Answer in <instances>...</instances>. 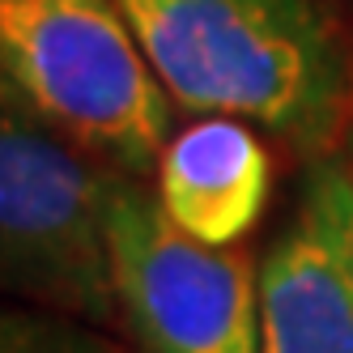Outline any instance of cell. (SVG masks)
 I'll return each mask as SVG.
<instances>
[{"label":"cell","instance_id":"277c9868","mask_svg":"<svg viewBox=\"0 0 353 353\" xmlns=\"http://www.w3.org/2000/svg\"><path fill=\"white\" fill-rule=\"evenodd\" d=\"M107 247L119 323L137 353H260V264L188 239L141 179H111Z\"/></svg>","mask_w":353,"mask_h":353},{"label":"cell","instance_id":"5b68a950","mask_svg":"<svg viewBox=\"0 0 353 353\" xmlns=\"http://www.w3.org/2000/svg\"><path fill=\"white\" fill-rule=\"evenodd\" d=\"M260 353H353V166L319 154L260 260Z\"/></svg>","mask_w":353,"mask_h":353},{"label":"cell","instance_id":"6da1fadb","mask_svg":"<svg viewBox=\"0 0 353 353\" xmlns=\"http://www.w3.org/2000/svg\"><path fill=\"white\" fill-rule=\"evenodd\" d=\"M174 107L230 115L302 154L353 119V56L327 0H115Z\"/></svg>","mask_w":353,"mask_h":353},{"label":"cell","instance_id":"3957f363","mask_svg":"<svg viewBox=\"0 0 353 353\" xmlns=\"http://www.w3.org/2000/svg\"><path fill=\"white\" fill-rule=\"evenodd\" d=\"M115 174L0 85V294L119 323L107 196Z\"/></svg>","mask_w":353,"mask_h":353},{"label":"cell","instance_id":"ba28073f","mask_svg":"<svg viewBox=\"0 0 353 353\" xmlns=\"http://www.w3.org/2000/svg\"><path fill=\"white\" fill-rule=\"evenodd\" d=\"M341 141H345V158H349V166H353V119L345 123V137H341Z\"/></svg>","mask_w":353,"mask_h":353},{"label":"cell","instance_id":"52a82bcc","mask_svg":"<svg viewBox=\"0 0 353 353\" xmlns=\"http://www.w3.org/2000/svg\"><path fill=\"white\" fill-rule=\"evenodd\" d=\"M0 353H137L90 319L0 294Z\"/></svg>","mask_w":353,"mask_h":353},{"label":"cell","instance_id":"8992f818","mask_svg":"<svg viewBox=\"0 0 353 353\" xmlns=\"http://www.w3.org/2000/svg\"><path fill=\"white\" fill-rule=\"evenodd\" d=\"M272 162L264 141L230 115H205L162 149L154 192L166 217L196 243H243L268 205Z\"/></svg>","mask_w":353,"mask_h":353},{"label":"cell","instance_id":"7a4b0ae2","mask_svg":"<svg viewBox=\"0 0 353 353\" xmlns=\"http://www.w3.org/2000/svg\"><path fill=\"white\" fill-rule=\"evenodd\" d=\"M0 85L103 170L158 174L174 98L115 0H0Z\"/></svg>","mask_w":353,"mask_h":353}]
</instances>
